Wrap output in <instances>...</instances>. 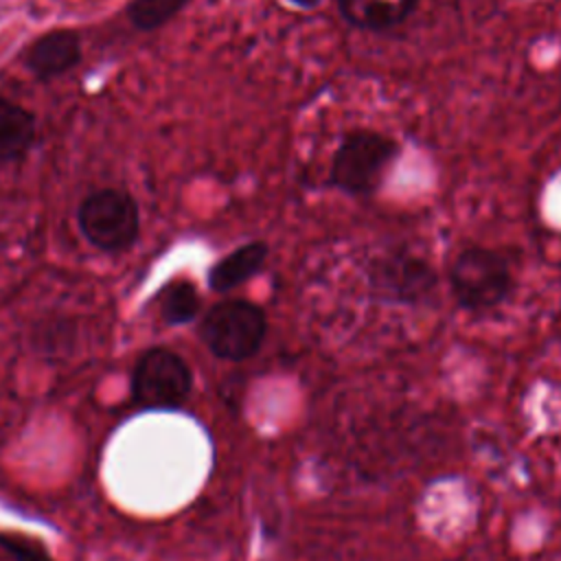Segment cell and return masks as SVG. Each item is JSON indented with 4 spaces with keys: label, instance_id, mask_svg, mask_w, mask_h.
<instances>
[{
    "label": "cell",
    "instance_id": "obj_1",
    "mask_svg": "<svg viewBox=\"0 0 561 561\" xmlns=\"http://www.w3.org/2000/svg\"><path fill=\"white\" fill-rule=\"evenodd\" d=\"M399 153V142L388 134L366 127L351 129L333 151L329 184L351 197H370L381 188Z\"/></svg>",
    "mask_w": 561,
    "mask_h": 561
},
{
    "label": "cell",
    "instance_id": "obj_2",
    "mask_svg": "<svg viewBox=\"0 0 561 561\" xmlns=\"http://www.w3.org/2000/svg\"><path fill=\"white\" fill-rule=\"evenodd\" d=\"M366 283L375 300L388 305H425L438 289V272L410 245H390L366 261Z\"/></svg>",
    "mask_w": 561,
    "mask_h": 561
},
{
    "label": "cell",
    "instance_id": "obj_3",
    "mask_svg": "<svg viewBox=\"0 0 561 561\" xmlns=\"http://www.w3.org/2000/svg\"><path fill=\"white\" fill-rule=\"evenodd\" d=\"M447 280L458 307L471 313L500 307L515 287L508 259L500 250L482 245L460 250L449 265Z\"/></svg>",
    "mask_w": 561,
    "mask_h": 561
},
{
    "label": "cell",
    "instance_id": "obj_4",
    "mask_svg": "<svg viewBox=\"0 0 561 561\" xmlns=\"http://www.w3.org/2000/svg\"><path fill=\"white\" fill-rule=\"evenodd\" d=\"M197 333L215 357L243 362L259 353L267 333V316L252 300L228 298L202 316Z\"/></svg>",
    "mask_w": 561,
    "mask_h": 561
},
{
    "label": "cell",
    "instance_id": "obj_5",
    "mask_svg": "<svg viewBox=\"0 0 561 561\" xmlns=\"http://www.w3.org/2000/svg\"><path fill=\"white\" fill-rule=\"evenodd\" d=\"M77 224L92 248L101 252H123L138 241L140 213L127 191L101 188L81 202Z\"/></svg>",
    "mask_w": 561,
    "mask_h": 561
},
{
    "label": "cell",
    "instance_id": "obj_6",
    "mask_svg": "<svg viewBox=\"0 0 561 561\" xmlns=\"http://www.w3.org/2000/svg\"><path fill=\"white\" fill-rule=\"evenodd\" d=\"M193 373L167 346L147 348L131 373V397L145 410H178L191 394Z\"/></svg>",
    "mask_w": 561,
    "mask_h": 561
},
{
    "label": "cell",
    "instance_id": "obj_7",
    "mask_svg": "<svg viewBox=\"0 0 561 561\" xmlns=\"http://www.w3.org/2000/svg\"><path fill=\"white\" fill-rule=\"evenodd\" d=\"M26 70L39 79H55L81 61V37L72 28H53L31 42L22 57Z\"/></svg>",
    "mask_w": 561,
    "mask_h": 561
},
{
    "label": "cell",
    "instance_id": "obj_8",
    "mask_svg": "<svg viewBox=\"0 0 561 561\" xmlns=\"http://www.w3.org/2000/svg\"><path fill=\"white\" fill-rule=\"evenodd\" d=\"M346 24L359 31L383 33L403 24L419 7V0H335Z\"/></svg>",
    "mask_w": 561,
    "mask_h": 561
},
{
    "label": "cell",
    "instance_id": "obj_9",
    "mask_svg": "<svg viewBox=\"0 0 561 561\" xmlns=\"http://www.w3.org/2000/svg\"><path fill=\"white\" fill-rule=\"evenodd\" d=\"M270 254V245L265 241H248L232 252H228L224 259H219L210 270H208V287L217 294H226L245 280L254 278Z\"/></svg>",
    "mask_w": 561,
    "mask_h": 561
},
{
    "label": "cell",
    "instance_id": "obj_10",
    "mask_svg": "<svg viewBox=\"0 0 561 561\" xmlns=\"http://www.w3.org/2000/svg\"><path fill=\"white\" fill-rule=\"evenodd\" d=\"M35 140V116L0 96V162L22 160Z\"/></svg>",
    "mask_w": 561,
    "mask_h": 561
},
{
    "label": "cell",
    "instance_id": "obj_11",
    "mask_svg": "<svg viewBox=\"0 0 561 561\" xmlns=\"http://www.w3.org/2000/svg\"><path fill=\"white\" fill-rule=\"evenodd\" d=\"M160 318L171 327H182L193 322L202 311V296L188 278L169 280L158 294Z\"/></svg>",
    "mask_w": 561,
    "mask_h": 561
},
{
    "label": "cell",
    "instance_id": "obj_12",
    "mask_svg": "<svg viewBox=\"0 0 561 561\" xmlns=\"http://www.w3.org/2000/svg\"><path fill=\"white\" fill-rule=\"evenodd\" d=\"M186 4L188 0H129L125 15L136 31L149 33L171 22Z\"/></svg>",
    "mask_w": 561,
    "mask_h": 561
},
{
    "label": "cell",
    "instance_id": "obj_13",
    "mask_svg": "<svg viewBox=\"0 0 561 561\" xmlns=\"http://www.w3.org/2000/svg\"><path fill=\"white\" fill-rule=\"evenodd\" d=\"M0 548L11 557V561H53L42 541L26 535L0 533Z\"/></svg>",
    "mask_w": 561,
    "mask_h": 561
},
{
    "label": "cell",
    "instance_id": "obj_14",
    "mask_svg": "<svg viewBox=\"0 0 561 561\" xmlns=\"http://www.w3.org/2000/svg\"><path fill=\"white\" fill-rule=\"evenodd\" d=\"M287 2H291L294 7L305 9V11H313V9H318L322 4V0H287Z\"/></svg>",
    "mask_w": 561,
    "mask_h": 561
}]
</instances>
